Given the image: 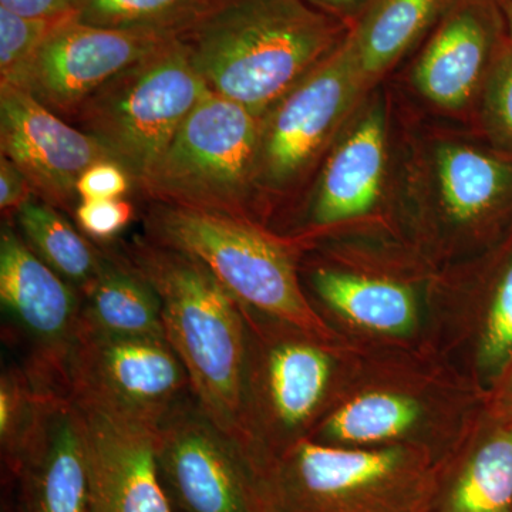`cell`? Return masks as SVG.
<instances>
[{"instance_id": "obj_1", "label": "cell", "mask_w": 512, "mask_h": 512, "mask_svg": "<svg viewBox=\"0 0 512 512\" xmlns=\"http://www.w3.org/2000/svg\"><path fill=\"white\" fill-rule=\"evenodd\" d=\"M339 35L308 0H220L175 39L211 93L262 117L338 47Z\"/></svg>"}, {"instance_id": "obj_2", "label": "cell", "mask_w": 512, "mask_h": 512, "mask_svg": "<svg viewBox=\"0 0 512 512\" xmlns=\"http://www.w3.org/2000/svg\"><path fill=\"white\" fill-rule=\"evenodd\" d=\"M117 247L156 289L165 338L187 370L201 409L241 447L247 348L241 305L207 266L184 252L144 234Z\"/></svg>"}, {"instance_id": "obj_3", "label": "cell", "mask_w": 512, "mask_h": 512, "mask_svg": "<svg viewBox=\"0 0 512 512\" xmlns=\"http://www.w3.org/2000/svg\"><path fill=\"white\" fill-rule=\"evenodd\" d=\"M144 235L207 266L241 305L313 338L330 330L303 295L292 252L255 222L148 202Z\"/></svg>"}, {"instance_id": "obj_4", "label": "cell", "mask_w": 512, "mask_h": 512, "mask_svg": "<svg viewBox=\"0 0 512 512\" xmlns=\"http://www.w3.org/2000/svg\"><path fill=\"white\" fill-rule=\"evenodd\" d=\"M261 481L271 512H427L436 477L404 448L303 439L274 458Z\"/></svg>"}, {"instance_id": "obj_5", "label": "cell", "mask_w": 512, "mask_h": 512, "mask_svg": "<svg viewBox=\"0 0 512 512\" xmlns=\"http://www.w3.org/2000/svg\"><path fill=\"white\" fill-rule=\"evenodd\" d=\"M261 117L208 93L188 114L138 184L148 202L254 222L255 167Z\"/></svg>"}, {"instance_id": "obj_6", "label": "cell", "mask_w": 512, "mask_h": 512, "mask_svg": "<svg viewBox=\"0 0 512 512\" xmlns=\"http://www.w3.org/2000/svg\"><path fill=\"white\" fill-rule=\"evenodd\" d=\"M208 93L183 45L171 37L101 86L69 123L103 146L130 174L136 192Z\"/></svg>"}, {"instance_id": "obj_7", "label": "cell", "mask_w": 512, "mask_h": 512, "mask_svg": "<svg viewBox=\"0 0 512 512\" xmlns=\"http://www.w3.org/2000/svg\"><path fill=\"white\" fill-rule=\"evenodd\" d=\"M241 305V303H239ZM247 328L241 397V447L256 473L306 439L328 396L332 357L308 333L259 326L254 311L241 305Z\"/></svg>"}, {"instance_id": "obj_8", "label": "cell", "mask_w": 512, "mask_h": 512, "mask_svg": "<svg viewBox=\"0 0 512 512\" xmlns=\"http://www.w3.org/2000/svg\"><path fill=\"white\" fill-rule=\"evenodd\" d=\"M3 340L18 350V365L45 396L69 397L70 362L79 336L82 296L20 237L0 229Z\"/></svg>"}, {"instance_id": "obj_9", "label": "cell", "mask_w": 512, "mask_h": 512, "mask_svg": "<svg viewBox=\"0 0 512 512\" xmlns=\"http://www.w3.org/2000/svg\"><path fill=\"white\" fill-rule=\"evenodd\" d=\"M69 382V397L79 406L153 430L194 394L180 357L163 338L79 333Z\"/></svg>"}, {"instance_id": "obj_10", "label": "cell", "mask_w": 512, "mask_h": 512, "mask_svg": "<svg viewBox=\"0 0 512 512\" xmlns=\"http://www.w3.org/2000/svg\"><path fill=\"white\" fill-rule=\"evenodd\" d=\"M157 466L175 512H271L247 454L194 394L158 427Z\"/></svg>"}, {"instance_id": "obj_11", "label": "cell", "mask_w": 512, "mask_h": 512, "mask_svg": "<svg viewBox=\"0 0 512 512\" xmlns=\"http://www.w3.org/2000/svg\"><path fill=\"white\" fill-rule=\"evenodd\" d=\"M363 83L345 39L266 111L256 156V192L278 194L305 174Z\"/></svg>"}, {"instance_id": "obj_12", "label": "cell", "mask_w": 512, "mask_h": 512, "mask_svg": "<svg viewBox=\"0 0 512 512\" xmlns=\"http://www.w3.org/2000/svg\"><path fill=\"white\" fill-rule=\"evenodd\" d=\"M171 37L104 28L76 16L60 19L40 46L20 89L70 121L101 86Z\"/></svg>"}, {"instance_id": "obj_13", "label": "cell", "mask_w": 512, "mask_h": 512, "mask_svg": "<svg viewBox=\"0 0 512 512\" xmlns=\"http://www.w3.org/2000/svg\"><path fill=\"white\" fill-rule=\"evenodd\" d=\"M0 151L22 171L36 198L72 217L84 171L113 160L94 138L9 86L0 87Z\"/></svg>"}, {"instance_id": "obj_14", "label": "cell", "mask_w": 512, "mask_h": 512, "mask_svg": "<svg viewBox=\"0 0 512 512\" xmlns=\"http://www.w3.org/2000/svg\"><path fill=\"white\" fill-rule=\"evenodd\" d=\"M79 407L89 450L90 512H175L158 473L157 430Z\"/></svg>"}, {"instance_id": "obj_15", "label": "cell", "mask_w": 512, "mask_h": 512, "mask_svg": "<svg viewBox=\"0 0 512 512\" xmlns=\"http://www.w3.org/2000/svg\"><path fill=\"white\" fill-rule=\"evenodd\" d=\"M15 478L23 512H90L86 423L70 397H47Z\"/></svg>"}, {"instance_id": "obj_16", "label": "cell", "mask_w": 512, "mask_h": 512, "mask_svg": "<svg viewBox=\"0 0 512 512\" xmlns=\"http://www.w3.org/2000/svg\"><path fill=\"white\" fill-rule=\"evenodd\" d=\"M494 42L493 18L483 6L451 13L417 63L414 79L420 92L437 106L463 107L491 69Z\"/></svg>"}, {"instance_id": "obj_17", "label": "cell", "mask_w": 512, "mask_h": 512, "mask_svg": "<svg viewBox=\"0 0 512 512\" xmlns=\"http://www.w3.org/2000/svg\"><path fill=\"white\" fill-rule=\"evenodd\" d=\"M386 164L382 110L369 111L333 151L312 198L311 221L318 227L360 217L375 207Z\"/></svg>"}, {"instance_id": "obj_18", "label": "cell", "mask_w": 512, "mask_h": 512, "mask_svg": "<svg viewBox=\"0 0 512 512\" xmlns=\"http://www.w3.org/2000/svg\"><path fill=\"white\" fill-rule=\"evenodd\" d=\"M103 248L100 274L80 292L79 333L167 339L156 289L119 247Z\"/></svg>"}, {"instance_id": "obj_19", "label": "cell", "mask_w": 512, "mask_h": 512, "mask_svg": "<svg viewBox=\"0 0 512 512\" xmlns=\"http://www.w3.org/2000/svg\"><path fill=\"white\" fill-rule=\"evenodd\" d=\"M311 282L320 301L362 328L404 335L416 322L413 293L396 282L330 268L315 269Z\"/></svg>"}, {"instance_id": "obj_20", "label": "cell", "mask_w": 512, "mask_h": 512, "mask_svg": "<svg viewBox=\"0 0 512 512\" xmlns=\"http://www.w3.org/2000/svg\"><path fill=\"white\" fill-rule=\"evenodd\" d=\"M427 512H512V424L483 441L441 487L434 484Z\"/></svg>"}, {"instance_id": "obj_21", "label": "cell", "mask_w": 512, "mask_h": 512, "mask_svg": "<svg viewBox=\"0 0 512 512\" xmlns=\"http://www.w3.org/2000/svg\"><path fill=\"white\" fill-rule=\"evenodd\" d=\"M10 222L33 254L77 291L82 292L100 274L106 256L103 245L74 228L66 214L52 205L32 198Z\"/></svg>"}, {"instance_id": "obj_22", "label": "cell", "mask_w": 512, "mask_h": 512, "mask_svg": "<svg viewBox=\"0 0 512 512\" xmlns=\"http://www.w3.org/2000/svg\"><path fill=\"white\" fill-rule=\"evenodd\" d=\"M444 0H376L346 42L363 82L375 79L413 45Z\"/></svg>"}, {"instance_id": "obj_23", "label": "cell", "mask_w": 512, "mask_h": 512, "mask_svg": "<svg viewBox=\"0 0 512 512\" xmlns=\"http://www.w3.org/2000/svg\"><path fill=\"white\" fill-rule=\"evenodd\" d=\"M437 170L444 205L458 221L484 217L512 197V164L473 148H441Z\"/></svg>"}, {"instance_id": "obj_24", "label": "cell", "mask_w": 512, "mask_h": 512, "mask_svg": "<svg viewBox=\"0 0 512 512\" xmlns=\"http://www.w3.org/2000/svg\"><path fill=\"white\" fill-rule=\"evenodd\" d=\"M420 417L419 403L396 393H367L343 404L320 429V439L338 444L384 443L399 439Z\"/></svg>"}, {"instance_id": "obj_25", "label": "cell", "mask_w": 512, "mask_h": 512, "mask_svg": "<svg viewBox=\"0 0 512 512\" xmlns=\"http://www.w3.org/2000/svg\"><path fill=\"white\" fill-rule=\"evenodd\" d=\"M220 0H79L76 18L104 28L177 36Z\"/></svg>"}, {"instance_id": "obj_26", "label": "cell", "mask_w": 512, "mask_h": 512, "mask_svg": "<svg viewBox=\"0 0 512 512\" xmlns=\"http://www.w3.org/2000/svg\"><path fill=\"white\" fill-rule=\"evenodd\" d=\"M18 365L3 367L0 376V451L3 466L16 477L47 400Z\"/></svg>"}, {"instance_id": "obj_27", "label": "cell", "mask_w": 512, "mask_h": 512, "mask_svg": "<svg viewBox=\"0 0 512 512\" xmlns=\"http://www.w3.org/2000/svg\"><path fill=\"white\" fill-rule=\"evenodd\" d=\"M59 20L26 18L0 8V87H22L30 64Z\"/></svg>"}, {"instance_id": "obj_28", "label": "cell", "mask_w": 512, "mask_h": 512, "mask_svg": "<svg viewBox=\"0 0 512 512\" xmlns=\"http://www.w3.org/2000/svg\"><path fill=\"white\" fill-rule=\"evenodd\" d=\"M481 367L501 373L512 365V255L494 289L480 348Z\"/></svg>"}, {"instance_id": "obj_29", "label": "cell", "mask_w": 512, "mask_h": 512, "mask_svg": "<svg viewBox=\"0 0 512 512\" xmlns=\"http://www.w3.org/2000/svg\"><path fill=\"white\" fill-rule=\"evenodd\" d=\"M485 109L497 136L512 148V43H504L488 70Z\"/></svg>"}, {"instance_id": "obj_30", "label": "cell", "mask_w": 512, "mask_h": 512, "mask_svg": "<svg viewBox=\"0 0 512 512\" xmlns=\"http://www.w3.org/2000/svg\"><path fill=\"white\" fill-rule=\"evenodd\" d=\"M134 217V205L126 198L80 201L74 221L87 238L99 245L110 244Z\"/></svg>"}, {"instance_id": "obj_31", "label": "cell", "mask_w": 512, "mask_h": 512, "mask_svg": "<svg viewBox=\"0 0 512 512\" xmlns=\"http://www.w3.org/2000/svg\"><path fill=\"white\" fill-rule=\"evenodd\" d=\"M134 191L130 174L117 161L103 160L84 171L77 183L80 201L117 200Z\"/></svg>"}, {"instance_id": "obj_32", "label": "cell", "mask_w": 512, "mask_h": 512, "mask_svg": "<svg viewBox=\"0 0 512 512\" xmlns=\"http://www.w3.org/2000/svg\"><path fill=\"white\" fill-rule=\"evenodd\" d=\"M32 198H35V192L22 171L8 158H0V210L3 221L15 220L16 214Z\"/></svg>"}, {"instance_id": "obj_33", "label": "cell", "mask_w": 512, "mask_h": 512, "mask_svg": "<svg viewBox=\"0 0 512 512\" xmlns=\"http://www.w3.org/2000/svg\"><path fill=\"white\" fill-rule=\"evenodd\" d=\"M79 0H0V8L26 18L57 20L76 16Z\"/></svg>"}, {"instance_id": "obj_34", "label": "cell", "mask_w": 512, "mask_h": 512, "mask_svg": "<svg viewBox=\"0 0 512 512\" xmlns=\"http://www.w3.org/2000/svg\"><path fill=\"white\" fill-rule=\"evenodd\" d=\"M311 5L320 6L322 9H346L355 5L359 0H308Z\"/></svg>"}, {"instance_id": "obj_35", "label": "cell", "mask_w": 512, "mask_h": 512, "mask_svg": "<svg viewBox=\"0 0 512 512\" xmlns=\"http://www.w3.org/2000/svg\"><path fill=\"white\" fill-rule=\"evenodd\" d=\"M503 9L508 33H510V42L512 43V0H504Z\"/></svg>"}, {"instance_id": "obj_36", "label": "cell", "mask_w": 512, "mask_h": 512, "mask_svg": "<svg viewBox=\"0 0 512 512\" xmlns=\"http://www.w3.org/2000/svg\"><path fill=\"white\" fill-rule=\"evenodd\" d=\"M503 396L505 406L508 407V410H510L512 414V369L510 372V376H508L507 383H505Z\"/></svg>"}]
</instances>
